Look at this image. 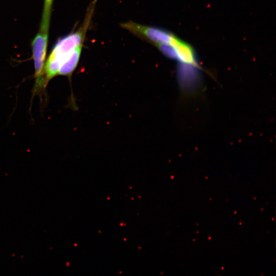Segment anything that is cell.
<instances>
[{
  "instance_id": "6da1fadb",
  "label": "cell",
  "mask_w": 276,
  "mask_h": 276,
  "mask_svg": "<svg viewBox=\"0 0 276 276\" xmlns=\"http://www.w3.org/2000/svg\"><path fill=\"white\" fill-rule=\"evenodd\" d=\"M95 2L89 6L84 22L76 32L61 39L55 45L49 56L44 68L45 84L58 75L59 69L72 51L83 44L94 11Z\"/></svg>"
},
{
  "instance_id": "7a4b0ae2",
  "label": "cell",
  "mask_w": 276,
  "mask_h": 276,
  "mask_svg": "<svg viewBox=\"0 0 276 276\" xmlns=\"http://www.w3.org/2000/svg\"><path fill=\"white\" fill-rule=\"evenodd\" d=\"M48 32L40 30L32 44L35 67V81L33 91L34 94L43 91L47 87L44 68L48 45Z\"/></svg>"
},
{
  "instance_id": "3957f363",
  "label": "cell",
  "mask_w": 276,
  "mask_h": 276,
  "mask_svg": "<svg viewBox=\"0 0 276 276\" xmlns=\"http://www.w3.org/2000/svg\"><path fill=\"white\" fill-rule=\"evenodd\" d=\"M121 26L134 35L153 43L154 45L170 43L175 36L162 29L143 25L132 21L123 23Z\"/></svg>"
},
{
  "instance_id": "277c9868",
  "label": "cell",
  "mask_w": 276,
  "mask_h": 276,
  "mask_svg": "<svg viewBox=\"0 0 276 276\" xmlns=\"http://www.w3.org/2000/svg\"><path fill=\"white\" fill-rule=\"evenodd\" d=\"M154 45L166 56L177 60L181 65L191 64L196 60L193 49L176 36L169 43Z\"/></svg>"
},
{
  "instance_id": "5b68a950",
  "label": "cell",
  "mask_w": 276,
  "mask_h": 276,
  "mask_svg": "<svg viewBox=\"0 0 276 276\" xmlns=\"http://www.w3.org/2000/svg\"><path fill=\"white\" fill-rule=\"evenodd\" d=\"M83 44L75 49L68 55L66 59L60 66L58 75L70 76L77 67L81 53Z\"/></svg>"
},
{
  "instance_id": "8992f818",
  "label": "cell",
  "mask_w": 276,
  "mask_h": 276,
  "mask_svg": "<svg viewBox=\"0 0 276 276\" xmlns=\"http://www.w3.org/2000/svg\"><path fill=\"white\" fill-rule=\"evenodd\" d=\"M53 1L44 0V1L42 17L40 30L41 31L48 32Z\"/></svg>"
}]
</instances>
